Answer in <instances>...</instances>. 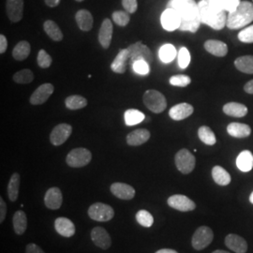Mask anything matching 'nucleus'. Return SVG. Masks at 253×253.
Instances as JSON below:
<instances>
[{
    "label": "nucleus",
    "mask_w": 253,
    "mask_h": 253,
    "mask_svg": "<svg viewBox=\"0 0 253 253\" xmlns=\"http://www.w3.org/2000/svg\"><path fill=\"white\" fill-rule=\"evenodd\" d=\"M125 122L126 126H134L145 120V115L135 109H129L125 112Z\"/></svg>",
    "instance_id": "f704fd0d"
},
{
    "label": "nucleus",
    "mask_w": 253,
    "mask_h": 253,
    "mask_svg": "<svg viewBox=\"0 0 253 253\" xmlns=\"http://www.w3.org/2000/svg\"><path fill=\"white\" fill-rule=\"evenodd\" d=\"M122 5L128 13H134L138 8L137 0H122Z\"/></svg>",
    "instance_id": "09e8293b"
},
{
    "label": "nucleus",
    "mask_w": 253,
    "mask_h": 253,
    "mask_svg": "<svg viewBox=\"0 0 253 253\" xmlns=\"http://www.w3.org/2000/svg\"><path fill=\"white\" fill-rule=\"evenodd\" d=\"M235 68L247 74H253V55H243L235 59Z\"/></svg>",
    "instance_id": "473e14b6"
},
{
    "label": "nucleus",
    "mask_w": 253,
    "mask_h": 253,
    "mask_svg": "<svg viewBox=\"0 0 253 253\" xmlns=\"http://www.w3.org/2000/svg\"><path fill=\"white\" fill-rule=\"evenodd\" d=\"M198 136L200 140L208 145H214L217 142L215 133L208 126H202L198 129Z\"/></svg>",
    "instance_id": "c9c22d12"
},
{
    "label": "nucleus",
    "mask_w": 253,
    "mask_h": 253,
    "mask_svg": "<svg viewBox=\"0 0 253 253\" xmlns=\"http://www.w3.org/2000/svg\"><path fill=\"white\" fill-rule=\"evenodd\" d=\"M12 223L15 233L19 235H23L27 231V217L26 213L22 210L16 211L13 215Z\"/></svg>",
    "instance_id": "c85d7f7f"
},
{
    "label": "nucleus",
    "mask_w": 253,
    "mask_h": 253,
    "mask_svg": "<svg viewBox=\"0 0 253 253\" xmlns=\"http://www.w3.org/2000/svg\"><path fill=\"white\" fill-rule=\"evenodd\" d=\"M30 51H31L30 44L26 41H22V42H19L16 46L13 48L12 56L15 60L23 61L28 57Z\"/></svg>",
    "instance_id": "2f4dec72"
},
{
    "label": "nucleus",
    "mask_w": 253,
    "mask_h": 253,
    "mask_svg": "<svg viewBox=\"0 0 253 253\" xmlns=\"http://www.w3.org/2000/svg\"><path fill=\"white\" fill-rule=\"evenodd\" d=\"M194 109L192 107V105H190L189 103L183 102V103H179L177 105H174L173 107L170 109L169 111V116L170 118L179 121V120H183L186 118L190 117L193 114Z\"/></svg>",
    "instance_id": "a211bd4d"
},
{
    "label": "nucleus",
    "mask_w": 253,
    "mask_h": 253,
    "mask_svg": "<svg viewBox=\"0 0 253 253\" xmlns=\"http://www.w3.org/2000/svg\"><path fill=\"white\" fill-rule=\"evenodd\" d=\"M126 49L129 54L128 63L131 66L135 63L136 61L140 60H144L148 64L153 62V54L151 50L142 42H137L135 43L128 46Z\"/></svg>",
    "instance_id": "39448f33"
},
{
    "label": "nucleus",
    "mask_w": 253,
    "mask_h": 253,
    "mask_svg": "<svg viewBox=\"0 0 253 253\" xmlns=\"http://www.w3.org/2000/svg\"><path fill=\"white\" fill-rule=\"evenodd\" d=\"M77 2H82V1H84V0H76Z\"/></svg>",
    "instance_id": "bf43d9fd"
},
{
    "label": "nucleus",
    "mask_w": 253,
    "mask_h": 253,
    "mask_svg": "<svg viewBox=\"0 0 253 253\" xmlns=\"http://www.w3.org/2000/svg\"><path fill=\"white\" fill-rule=\"evenodd\" d=\"M238 39L244 43H253V25L240 31L238 34Z\"/></svg>",
    "instance_id": "49530a36"
},
{
    "label": "nucleus",
    "mask_w": 253,
    "mask_h": 253,
    "mask_svg": "<svg viewBox=\"0 0 253 253\" xmlns=\"http://www.w3.org/2000/svg\"><path fill=\"white\" fill-rule=\"evenodd\" d=\"M211 2L217 8L225 11H233L240 4V0H211Z\"/></svg>",
    "instance_id": "ea45409f"
},
{
    "label": "nucleus",
    "mask_w": 253,
    "mask_h": 253,
    "mask_svg": "<svg viewBox=\"0 0 253 253\" xmlns=\"http://www.w3.org/2000/svg\"><path fill=\"white\" fill-rule=\"evenodd\" d=\"M143 100L146 108L155 114L163 113L167 107V100L163 93L159 91L153 89L145 91Z\"/></svg>",
    "instance_id": "20e7f679"
},
{
    "label": "nucleus",
    "mask_w": 253,
    "mask_h": 253,
    "mask_svg": "<svg viewBox=\"0 0 253 253\" xmlns=\"http://www.w3.org/2000/svg\"><path fill=\"white\" fill-rule=\"evenodd\" d=\"M167 203L171 208L181 211V212L193 211L196 208V205L192 200H190L189 197H187L185 195H181V194L172 195L168 199Z\"/></svg>",
    "instance_id": "9b49d317"
},
{
    "label": "nucleus",
    "mask_w": 253,
    "mask_h": 253,
    "mask_svg": "<svg viewBox=\"0 0 253 253\" xmlns=\"http://www.w3.org/2000/svg\"><path fill=\"white\" fill-rule=\"evenodd\" d=\"M150 138V132L145 128H139L131 131L126 136V143L131 146H138L146 143Z\"/></svg>",
    "instance_id": "4be33fe9"
},
{
    "label": "nucleus",
    "mask_w": 253,
    "mask_h": 253,
    "mask_svg": "<svg viewBox=\"0 0 253 253\" xmlns=\"http://www.w3.org/2000/svg\"><path fill=\"white\" fill-rule=\"evenodd\" d=\"M201 22L215 30H221L226 27V11L215 6L211 0H202L198 3Z\"/></svg>",
    "instance_id": "f03ea898"
},
{
    "label": "nucleus",
    "mask_w": 253,
    "mask_h": 253,
    "mask_svg": "<svg viewBox=\"0 0 253 253\" xmlns=\"http://www.w3.org/2000/svg\"><path fill=\"white\" fill-rule=\"evenodd\" d=\"M6 9L11 22H20L24 14V0H7Z\"/></svg>",
    "instance_id": "2eb2a0df"
},
{
    "label": "nucleus",
    "mask_w": 253,
    "mask_h": 253,
    "mask_svg": "<svg viewBox=\"0 0 253 253\" xmlns=\"http://www.w3.org/2000/svg\"><path fill=\"white\" fill-rule=\"evenodd\" d=\"M54 228L64 237H72L75 234V226L73 221L67 217H57L54 221Z\"/></svg>",
    "instance_id": "aec40b11"
},
{
    "label": "nucleus",
    "mask_w": 253,
    "mask_h": 253,
    "mask_svg": "<svg viewBox=\"0 0 253 253\" xmlns=\"http://www.w3.org/2000/svg\"><path fill=\"white\" fill-rule=\"evenodd\" d=\"M43 29L46 34L54 42H61L63 40V33L59 27L52 20H47L43 24Z\"/></svg>",
    "instance_id": "c756f323"
},
{
    "label": "nucleus",
    "mask_w": 253,
    "mask_h": 253,
    "mask_svg": "<svg viewBox=\"0 0 253 253\" xmlns=\"http://www.w3.org/2000/svg\"><path fill=\"white\" fill-rule=\"evenodd\" d=\"M54 87L52 84H43L40 85L30 97V103L33 105L43 104L51 97Z\"/></svg>",
    "instance_id": "ddd939ff"
},
{
    "label": "nucleus",
    "mask_w": 253,
    "mask_h": 253,
    "mask_svg": "<svg viewBox=\"0 0 253 253\" xmlns=\"http://www.w3.org/2000/svg\"><path fill=\"white\" fill-rule=\"evenodd\" d=\"M128 59H129V54H128L127 49L121 50L111 65L112 71L114 73H119V74L125 73Z\"/></svg>",
    "instance_id": "b1692460"
},
{
    "label": "nucleus",
    "mask_w": 253,
    "mask_h": 253,
    "mask_svg": "<svg viewBox=\"0 0 253 253\" xmlns=\"http://www.w3.org/2000/svg\"><path fill=\"white\" fill-rule=\"evenodd\" d=\"M114 22L118 25L119 27H126V25L129 23V13L126 11H122V10H117L113 13L112 15Z\"/></svg>",
    "instance_id": "79ce46f5"
},
{
    "label": "nucleus",
    "mask_w": 253,
    "mask_h": 253,
    "mask_svg": "<svg viewBox=\"0 0 253 253\" xmlns=\"http://www.w3.org/2000/svg\"><path fill=\"white\" fill-rule=\"evenodd\" d=\"M75 20L83 31H89L93 27V16L86 9H80L75 15Z\"/></svg>",
    "instance_id": "a878e982"
},
{
    "label": "nucleus",
    "mask_w": 253,
    "mask_h": 253,
    "mask_svg": "<svg viewBox=\"0 0 253 253\" xmlns=\"http://www.w3.org/2000/svg\"><path fill=\"white\" fill-rule=\"evenodd\" d=\"M73 132V126L66 123L59 124L54 126V129L51 132L50 135V142L52 145L58 146L63 145L64 143L70 138Z\"/></svg>",
    "instance_id": "9d476101"
},
{
    "label": "nucleus",
    "mask_w": 253,
    "mask_h": 253,
    "mask_svg": "<svg viewBox=\"0 0 253 253\" xmlns=\"http://www.w3.org/2000/svg\"><path fill=\"white\" fill-rule=\"evenodd\" d=\"M227 131L230 135L235 138H247L251 135V126L243 123H231L227 126Z\"/></svg>",
    "instance_id": "393cba45"
},
{
    "label": "nucleus",
    "mask_w": 253,
    "mask_h": 253,
    "mask_svg": "<svg viewBox=\"0 0 253 253\" xmlns=\"http://www.w3.org/2000/svg\"><path fill=\"white\" fill-rule=\"evenodd\" d=\"M250 201H251V203L253 205V193L251 194V196H250Z\"/></svg>",
    "instance_id": "13d9d810"
},
{
    "label": "nucleus",
    "mask_w": 253,
    "mask_h": 253,
    "mask_svg": "<svg viewBox=\"0 0 253 253\" xmlns=\"http://www.w3.org/2000/svg\"><path fill=\"white\" fill-rule=\"evenodd\" d=\"M237 168L241 172H250L253 168V155L249 150H244L238 155L236 159Z\"/></svg>",
    "instance_id": "bb28decb"
},
{
    "label": "nucleus",
    "mask_w": 253,
    "mask_h": 253,
    "mask_svg": "<svg viewBox=\"0 0 253 253\" xmlns=\"http://www.w3.org/2000/svg\"><path fill=\"white\" fill-rule=\"evenodd\" d=\"M136 220L142 226L149 228L154 223L153 216L146 210H140L136 214Z\"/></svg>",
    "instance_id": "58836bf2"
},
{
    "label": "nucleus",
    "mask_w": 253,
    "mask_h": 253,
    "mask_svg": "<svg viewBox=\"0 0 253 253\" xmlns=\"http://www.w3.org/2000/svg\"><path fill=\"white\" fill-rule=\"evenodd\" d=\"M190 62V54L185 47L181 48L178 52V65L181 69H186Z\"/></svg>",
    "instance_id": "a18cd8bd"
},
{
    "label": "nucleus",
    "mask_w": 253,
    "mask_h": 253,
    "mask_svg": "<svg viewBox=\"0 0 253 253\" xmlns=\"http://www.w3.org/2000/svg\"><path fill=\"white\" fill-rule=\"evenodd\" d=\"M191 83V79L188 75L185 74H178L174 75L170 78V84L173 86H179V87H186Z\"/></svg>",
    "instance_id": "37998d69"
},
{
    "label": "nucleus",
    "mask_w": 253,
    "mask_h": 253,
    "mask_svg": "<svg viewBox=\"0 0 253 253\" xmlns=\"http://www.w3.org/2000/svg\"><path fill=\"white\" fill-rule=\"evenodd\" d=\"M253 22V3L241 1L240 4L227 16L226 27L230 29H239Z\"/></svg>",
    "instance_id": "7ed1b4c3"
},
{
    "label": "nucleus",
    "mask_w": 253,
    "mask_h": 253,
    "mask_svg": "<svg viewBox=\"0 0 253 253\" xmlns=\"http://www.w3.org/2000/svg\"><path fill=\"white\" fill-rule=\"evenodd\" d=\"M113 37V25L110 19H104V21L101 24L99 32V42L100 45L104 49H108L111 45Z\"/></svg>",
    "instance_id": "412c9836"
},
{
    "label": "nucleus",
    "mask_w": 253,
    "mask_h": 253,
    "mask_svg": "<svg viewBox=\"0 0 253 253\" xmlns=\"http://www.w3.org/2000/svg\"><path fill=\"white\" fill-rule=\"evenodd\" d=\"M212 177L219 186H227L232 180L230 173L220 166H215L212 169Z\"/></svg>",
    "instance_id": "7c9ffc66"
},
{
    "label": "nucleus",
    "mask_w": 253,
    "mask_h": 253,
    "mask_svg": "<svg viewBox=\"0 0 253 253\" xmlns=\"http://www.w3.org/2000/svg\"><path fill=\"white\" fill-rule=\"evenodd\" d=\"M66 107L70 110H79L84 108L87 105V100L79 95H73L65 100Z\"/></svg>",
    "instance_id": "e433bc0d"
},
{
    "label": "nucleus",
    "mask_w": 253,
    "mask_h": 253,
    "mask_svg": "<svg viewBox=\"0 0 253 253\" xmlns=\"http://www.w3.org/2000/svg\"><path fill=\"white\" fill-rule=\"evenodd\" d=\"M213 231L208 226H201L195 231L191 239L192 247L196 251H202L206 249L213 241Z\"/></svg>",
    "instance_id": "6e6552de"
},
{
    "label": "nucleus",
    "mask_w": 253,
    "mask_h": 253,
    "mask_svg": "<svg viewBox=\"0 0 253 253\" xmlns=\"http://www.w3.org/2000/svg\"><path fill=\"white\" fill-rule=\"evenodd\" d=\"M37 61H38V65L42 68V69H47L51 66L52 64V57L50 56V54H48L46 52L45 50L42 49L39 54H38V58H37Z\"/></svg>",
    "instance_id": "c03bdc74"
},
{
    "label": "nucleus",
    "mask_w": 253,
    "mask_h": 253,
    "mask_svg": "<svg viewBox=\"0 0 253 253\" xmlns=\"http://www.w3.org/2000/svg\"><path fill=\"white\" fill-rule=\"evenodd\" d=\"M212 253H228V252H225V251H220V250H217V251H215V252H213Z\"/></svg>",
    "instance_id": "4d7b16f0"
},
{
    "label": "nucleus",
    "mask_w": 253,
    "mask_h": 253,
    "mask_svg": "<svg viewBox=\"0 0 253 253\" xmlns=\"http://www.w3.org/2000/svg\"><path fill=\"white\" fill-rule=\"evenodd\" d=\"M91 239L94 244L102 250H107L112 244V240L108 232L102 227H95L91 231Z\"/></svg>",
    "instance_id": "4468645a"
},
{
    "label": "nucleus",
    "mask_w": 253,
    "mask_h": 253,
    "mask_svg": "<svg viewBox=\"0 0 253 253\" xmlns=\"http://www.w3.org/2000/svg\"><path fill=\"white\" fill-rule=\"evenodd\" d=\"M6 214H7V205L4 202L3 198H0V222L2 223L6 217Z\"/></svg>",
    "instance_id": "8fccbe9b"
},
{
    "label": "nucleus",
    "mask_w": 253,
    "mask_h": 253,
    "mask_svg": "<svg viewBox=\"0 0 253 253\" xmlns=\"http://www.w3.org/2000/svg\"><path fill=\"white\" fill-rule=\"evenodd\" d=\"M227 248L235 253H246L248 251V243L243 237L237 235H227L225 237Z\"/></svg>",
    "instance_id": "6ab92c4d"
},
{
    "label": "nucleus",
    "mask_w": 253,
    "mask_h": 253,
    "mask_svg": "<svg viewBox=\"0 0 253 253\" xmlns=\"http://www.w3.org/2000/svg\"><path fill=\"white\" fill-rule=\"evenodd\" d=\"M26 253H45L39 246L33 243H30L26 248Z\"/></svg>",
    "instance_id": "3c124183"
},
{
    "label": "nucleus",
    "mask_w": 253,
    "mask_h": 253,
    "mask_svg": "<svg viewBox=\"0 0 253 253\" xmlns=\"http://www.w3.org/2000/svg\"><path fill=\"white\" fill-rule=\"evenodd\" d=\"M176 56V50L172 44H164L160 49V58L164 63L172 62Z\"/></svg>",
    "instance_id": "4c0bfd02"
},
{
    "label": "nucleus",
    "mask_w": 253,
    "mask_h": 253,
    "mask_svg": "<svg viewBox=\"0 0 253 253\" xmlns=\"http://www.w3.org/2000/svg\"><path fill=\"white\" fill-rule=\"evenodd\" d=\"M8 48V41L4 35H0V54H3Z\"/></svg>",
    "instance_id": "603ef678"
},
{
    "label": "nucleus",
    "mask_w": 253,
    "mask_h": 253,
    "mask_svg": "<svg viewBox=\"0 0 253 253\" xmlns=\"http://www.w3.org/2000/svg\"><path fill=\"white\" fill-rule=\"evenodd\" d=\"M174 162L178 171H180L184 174H188L192 172L196 164L195 157L186 148L181 149L176 153Z\"/></svg>",
    "instance_id": "0eeeda50"
},
{
    "label": "nucleus",
    "mask_w": 253,
    "mask_h": 253,
    "mask_svg": "<svg viewBox=\"0 0 253 253\" xmlns=\"http://www.w3.org/2000/svg\"><path fill=\"white\" fill-rule=\"evenodd\" d=\"M132 69L136 73L145 75L149 73V64L145 62L144 60L136 61L135 63L132 65Z\"/></svg>",
    "instance_id": "de8ad7c7"
},
{
    "label": "nucleus",
    "mask_w": 253,
    "mask_h": 253,
    "mask_svg": "<svg viewBox=\"0 0 253 253\" xmlns=\"http://www.w3.org/2000/svg\"><path fill=\"white\" fill-rule=\"evenodd\" d=\"M60 3V0H45V4L47 6L51 7V8H54L58 6Z\"/></svg>",
    "instance_id": "5fc2aeb1"
},
{
    "label": "nucleus",
    "mask_w": 253,
    "mask_h": 253,
    "mask_svg": "<svg viewBox=\"0 0 253 253\" xmlns=\"http://www.w3.org/2000/svg\"><path fill=\"white\" fill-rule=\"evenodd\" d=\"M168 8L177 11L181 19V31L195 33L201 25L199 6L195 0H170Z\"/></svg>",
    "instance_id": "f257e3e1"
},
{
    "label": "nucleus",
    "mask_w": 253,
    "mask_h": 253,
    "mask_svg": "<svg viewBox=\"0 0 253 253\" xmlns=\"http://www.w3.org/2000/svg\"><path fill=\"white\" fill-rule=\"evenodd\" d=\"M205 49L215 56L223 57L228 54V46L223 42L217 40H209L205 42Z\"/></svg>",
    "instance_id": "5701e85b"
},
{
    "label": "nucleus",
    "mask_w": 253,
    "mask_h": 253,
    "mask_svg": "<svg viewBox=\"0 0 253 253\" xmlns=\"http://www.w3.org/2000/svg\"><path fill=\"white\" fill-rule=\"evenodd\" d=\"M19 189H20V174L18 172H14L8 185V196L11 202H15L19 195Z\"/></svg>",
    "instance_id": "72a5a7b5"
},
{
    "label": "nucleus",
    "mask_w": 253,
    "mask_h": 253,
    "mask_svg": "<svg viewBox=\"0 0 253 253\" xmlns=\"http://www.w3.org/2000/svg\"><path fill=\"white\" fill-rule=\"evenodd\" d=\"M88 216L93 220L105 222L111 220L114 217L115 211L108 205L102 203H96L88 208Z\"/></svg>",
    "instance_id": "1a4fd4ad"
},
{
    "label": "nucleus",
    "mask_w": 253,
    "mask_h": 253,
    "mask_svg": "<svg viewBox=\"0 0 253 253\" xmlns=\"http://www.w3.org/2000/svg\"><path fill=\"white\" fill-rule=\"evenodd\" d=\"M92 154L86 148H74L66 158V163L73 168H81L90 163Z\"/></svg>",
    "instance_id": "423d86ee"
},
{
    "label": "nucleus",
    "mask_w": 253,
    "mask_h": 253,
    "mask_svg": "<svg viewBox=\"0 0 253 253\" xmlns=\"http://www.w3.org/2000/svg\"><path fill=\"white\" fill-rule=\"evenodd\" d=\"M33 80L34 74L28 69L22 70L13 75V81L17 84H30Z\"/></svg>",
    "instance_id": "a19ab883"
},
{
    "label": "nucleus",
    "mask_w": 253,
    "mask_h": 253,
    "mask_svg": "<svg viewBox=\"0 0 253 253\" xmlns=\"http://www.w3.org/2000/svg\"><path fill=\"white\" fill-rule=\"evenodd\" d=\"M110 190L119 199L131 200L135 196V190L125 183H114L111 185Z\"/></svg>",
    "instance_id": "f3484780"
},
{
    "label": "nucleus",
    "mask_w": 253,
    "mask_h": 253,
    "mask_svg": "<svg viewBox=\"0 0 253 253\" xmlns=\"http://www.w3.org/2000/svg\"><path fill=\"white\" fill-rule=\"evenodd\" d=\"M244 90L246 91L248 94H253V80L248 82V83L245 84Z\"/></svg>",
    "instance_id": "864d4df0"
},
{
    "label": "nucleus",
    "mask_w": 253,
    "mask_h": 253,
    "mask_svg": "<svg viewBox=\"0 0 253 253\" xmlns=\"http://www.w3.org/2000/svg\"><path fill=\"white\" fill-rule=\"evenodd\" d=\"M63 202L62 192L58 188H51L46 191L44 203L46 208L52 210L59 209Z\"/></svg>",
    "instance_id": "dca6fc26"
},
{
    "label": "nucleus",
    "mask_w": 253,
    "mask_h": 253,
    "mask_svg": "<svg viewBox=\"0 0 253 253\" xmlns=\"http://www.w3.org/2000/svg\"><path fill=\"white\" fill-rule=\"evenodd\" d=\"M161 21L163 28L167 31H173L180 27V16L177 11L173 9L167 8L165 9L162 14Z\"/></svg>",
    "instance_id": "f8f14e48"
},
{
    "label": "nucleus",
    "mask_w": 253,
    "mask_h": 253,
    "mask_svg": "<svg viewBox=\"0 0 253 253\" xmlns=\"http://www.w3.org/2000/svg\"><path fill=\"white\" fill-rule=\"evenodd\" d=\"M223 112L233 118H243L248 114V108L238 102H229L223 106Z\"/></svg>",
    "instance_id": "cd10ccee"
},
{
    "label": "nucleus",
    "mask_w": 253,
    "mask_h": 253,
    "mask_svg": "<svg viewBox=\"0 0 253 253\" xmlns=\"http://www.w3.org/2000/svg\"><path fill=\"white\" fill-rule=\"evenodd\" d=\"M156 253H178L177 252H175V251H173V250H171V249H163V250H160V251H158Z\"/></svg>",
    "instance_id": "6e6d98bb"
}]
</instances>
